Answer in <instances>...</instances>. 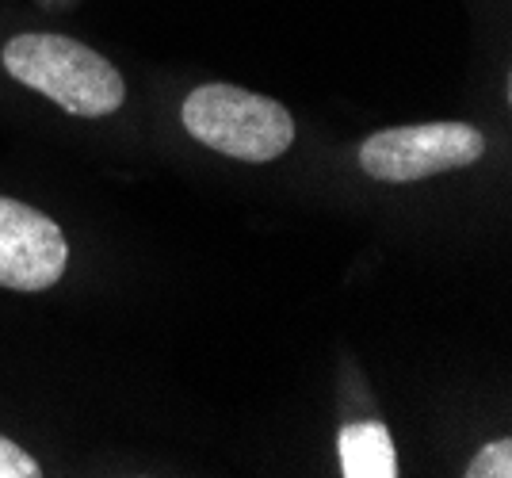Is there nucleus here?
Masks as SVG:
<instances>
[{
	"label": "nucleus",
	"instance_id": "obj_1",
	"mask_svg": "<svg viewBox=\"0 0 512 478\" xmlns=\"http://www.w3.org/2000/svg\"><path fill=\"white\" fill-rule=\"evenodd\" d=\"M0 66L12 81L77 119H107L127 104V81L119 66L88 43L58 31L12 35L0 50Z\"/></svg>",
	"mask_w": 512,
	"mask_h": 478
},
{
	"label": "nucleus",
	"instance_id": "obj_2",
	"mask_svg": "<svg viewBox=\"0 0 512 478\" xmlns=\"http://www.w3.org/2000/svg\"><path fill=\"white\" fill-rule=\"evenodd\" d=\"M180 123L199 146L245 165L279 161L299 134L295 115L279 100L222 81L192 88L180 104Z\"/></svg>",
	"mask_w": 512,
	"mask_h": 478
},
{
	"label": "nucleus",
	"instance_id": "obj_3",
	"mask_svg": "<svg viewBox=\"0 0 512 478\" xmlns=\"http://www.w3.org/2000/svg\"><path fill=\"white\" fill-rule=\"evenodd\" d=\"M490 138L470 123H409L367 134L360 142V169L379 184H417L428 176L459 173L486 157Z\"/></svg>",
	"mask_w": 512,
	"mask_h": 478
},
{
	"label": "nucleus",
	"instance_id": "obj_4",
	"mask_svg": "<svg viewBox=\"0 0 512 478\" xmlns=\"http://www.w3.org/2000/svg\"><path fill=\"white\" fill-rule=\"evenodd\" d=\"M69 268L62 226L23 199L0 196V287L39 295L58 287Z\"/></svg>",
	"mask_w": 512,
	"mask_h": 478
},
{
	"label": "nucleus",
	"instance_id": "obj_5",
	"mask_svg": "<svg viewBox=\"0 0 512 478\" xmlns=\"http://www.w3.org/2000/svg\"><path fill=\"white\" fill-rule=\"evenodd\" d=\"M344 478H398L394 436L383 421H352L337 436Z\"/></svg>",
	"mask_w": 512,
	"mask_h": 478
},
{
	"label": "nucleus",
	"instance_id": "obj_6",
	"mask_svg": "<svg viewBox=\"0 0 512 478\" xmlns=\"http://www.w3.org/2000/svg\"><path fill=\"white\" fill-rule=\"evenodd\" d=\"M467 478H512V440L501 436V440H490L478 448V456L467 463Z\"/></svg>",
	"mask_w": 512,
	"mask_h": 478
},
{
	"label": "nucleus",
	"instance_id": "obj_7",
	"mask_svg": "<svg viewBox=\"0 0 512 478\" xmlns=\"http://www.w3.org/2000/svg\"><path fill=\"white\" fill-rule=\"evenodd\" d=\"M43 467L31 452H23L12 436L0 433V478H39Z\"/></svg>",
	"mask_w": 512,
	"mask_h": 478
}]
</instances>
